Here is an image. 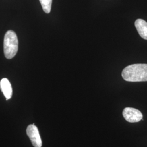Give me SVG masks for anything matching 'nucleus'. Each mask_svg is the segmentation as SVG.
Here are the masks:
<instances>
[{
	"label": "nucleus",
	"instance_id": "obj_1",
	"mask_svg": "<svg viewBox=\"0 0 147 147\" xmlns=\"http://www.w3.org/2000/svg\"><path fill=\"white\" fill-rule=\"evenodd\" d=\"M121 75L129 82L147 81V64H135L124 69Z\"/></svg>",
	"mask_w": 147,
	"mask_h": 147
},
{
	"label": "nucleus",
	"instance_id": "obj_2",
	"mask_svg": "<svg viewBox=\"0 0 147 147\" xmlns=\"http://www.w3.org/2000/svg\"><path fill=\"white\" fill-rule=\"evenodd\" d=\"M3 49L5 58L9 59L13 58L18 52V39L16 33L12 30H9L5 33Z\"/></svg>",
	"mask_w": 147,
	"mask_h": 147
},
{
	"label": "nucleus",
	"instance_id": "obj_3",
	"mask_svg": "<svg viewBox=\"0 0 147 147\" xmlns=\"http://www.w3.org/2000/svg\"><path fill=\"white\" fill-rule=\"evenodd\" d=\"M122 113L124 119L129 123L139 122L143 119L142 112L135 108L125 107Z\"/></svg>",
	"mask_w": 147,
	"mask_h": 147
},
{
	"label": "nucleus",
	"instance_id": "obj_4",
	"mask_svg": "<svg viewBox=\"0 0 147 147\" xmlns=\"http://www.w3.org/2000/svg\"><path fill=\"white\" fill-rule=\"evenodd\" d=\"M27 135L31 141L33 146L34 147H42V141L39 130L34 124L28 125L26 130Z\"/></svg>",
	"mask_w": 147,
	"mask_h": 147
},
{
	"label": "nucleus",
	"instance_id": "obj_5",
	"mask_svg": "<svg viewBox=\"0 0 147 147\" xmlns=\"http://www.w3.org/2000/svg\"><path fill=\"white\" fill-rule=\"evenodd\" d=\"M0 88L6 98V100L10 99L13 94V89L11 83L8 79L3 78L1 80Z\"/></svg>",
	"mask_w": 147,
	"mask_h": 147
},
{
	"label": "nucleus",
	"instance_id": "obj_6",
	"mask_svg": "<svg viewBox=\"0 0 147 147\" xmlns=\"http://www.w3.org/2000/svg\"><path fill=\"white\" fill-rule=\"evenodd\" d=\"M135 26L140 36L143 39L147 40V22L141 19H138L135 21Z\"/></svg>",
	"mask_w": 147,
	"mask_h": 147
},
{
	"label": "nucleus",
	"instance_id": "obj_7",
	"mask_svg": "<svg viewBox=\"0 0 147 147\" xmlns=\"http://www.w3.org/2000/svg\"><path fill=\"white\" fill-rule=\"evenodd\" d=\"M42 6V9L45 13L49 14L51 9L53 0H39Z\"/></svg>",
	"mask_w": 147,
	"mask_h": 147
}]
</instances>
